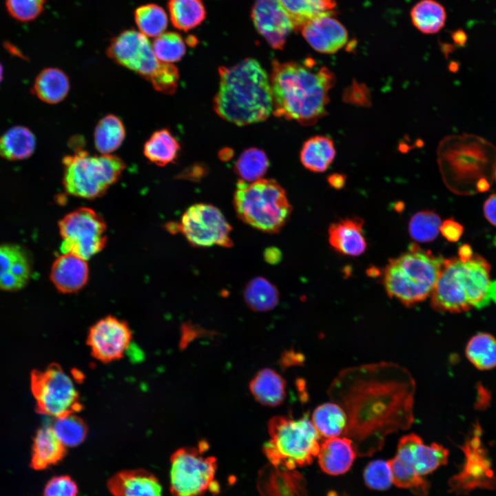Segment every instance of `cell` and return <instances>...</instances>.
Segmentation results:
<instances>
[{
	"mask_svg": "<svg viewBox=\"0 0 496 496\" xmlns=\"http://www.w3.org/2000/svg\"><path fill=\"white\" fill-rule=\"evenodd\" d=\"M415 390L409 371L383 362L341 371L328 391L346 413L344 436L352 440L358 454L371 455L386 436L411 426Z\"/></svg>",
	"mask_w": 496,
	"mask_h": 496,
	"instance_id": "1",
	"label": "cell"
},
{
	"mask_svg": "<svg viewBox=\"0 0 496 496\" xmlns=\"http://www.w3.org/2000/svg\"><path fill=\"white\" fill-rule=\"evenodd\" d=\"M270 84L276 116L313 125L327 114L329 91L335 76L326 67L315 69L313 60L271 63Z\"/></svg>",
	"mask_w": 496,
	"mask_h": 496,
	"instance_id": "2",
	"label": "cell"
},
{
	"mask_svg": "<svg viewBox=\"0 0 496 496\" xmlns=\"http://www.w3.org/2000/svg\"><path fill=\"white\" fill-rule=\"evenodd\" d=\"M218 73L214 108L220 117L240 126L269 117L273 110L270 80L258 61L247 58L231 67H220Z\"/></svg>",
	"mask_w": 496,
	"mask_h": 496,
	"instance_id": "3",
	"label": "cell"
},
{
	"mask_svg": "<svg viewBox=\"0 0 496 496\" xmlns=\"http://www.w3.org/2000/svg\"><path fill=\"white\" fill-rule=\"evenodd\" d=\"M431 297L432 307L440 312L460 313L496 304V280L491 278L490 264L477 254L465 261L444 260Z\"/></svg>",
	"mask_w": 496,
	"mask_h": 496,
	"instance_id": "4",
	"label": "cell"
},
{
	"mask_svg": "<svg viewBox=\"0 0 496 496\" xmlns=\"http://www.w3.org/2000/svg\"><path fill=\"white\" fill-rule=\"evenodd\" d=\"M437 161L448 187L458 192L488 190L496 165V149L473 135L449 136L437 149Z\"/></svg>",
	"mask_w": 496,
	"mask_h": 496,
	"instance_id": "5",
	"label": "cell"
},
{
	"mask_svg": "<svg viewBox=\"0 0 496 496\" xmlns=\"http://www.w3.org/2000/svg\"><path fill=\"white\" fill-rule=\"evenodd\" d=\"M444 260L411 244L385 267L383 282L387 294L408 307L426 300L434 289Z\"/></svg>",
	"mask_w": 496,
	"mask_h": 496,
	"instance_id": "6",
	"label": "cell"
},
{
	"mask_svg": "<svg viewBox=\"0 0 496 496\" xmlns=\"http://www.w3.org/2000/svg\"><path fill=\"white\" fill-rule=\"evenodd\" d=\"M238 217L263 232L276 233L286 224L292 207L286 192L273 179L239 180L234 196Z\"/></svg>",
	"mask_w": 496,
	"mask_h": 496,
	"instance_id": "7",
	"label": "cell"
},
{
	"mask_svg": "<svg viewBox=\"0 0 496 496\" xmlns=\"http://www.w3.org/2000/svg\"><path fill=\"white\" fill-rule=\"evenodd\" d=\"M270 439L264 445L269 461L278 468L294 469L318 456L320 435L307 416L294 420L275 416L268 423Z\"/></svg>",
	"mask_w": 496,
	"mask_h": 496,
	"instance_id": "8",
	"label": "cell"
},
{
	"mask_svg": "<svg viewBox=\"0 0 496 496\" xmlns=\"http://www.w3.org/2000/svg\"><path fill=\"white\" fill-rule=\"evenodd\" d=\"M63 185L74 196L94 199L103 195L121 177L125 163L118 156H91L83 149L62 159Z\"/></svg>",
	"mask_w": 496,
	"mask_h": 496,
	"instance_id": "9",
	"label": "cell"
},
{
	"mask_svg": "<svg viewBox=\"0 0 496 496\" xmlns=\"http://www.w3.org/2000/svg\"><path fill=\"white\" fill-rule=\"evenodd\" d=\"M207 448L203 442L198 448H181L172 454L169 472L172 496H202L211 487L218 490V485H213L216 459L203 455Z\"/></svg>",
	"mask_w": 496,
	"mask_h": 496,
	"instance_id": "10",
	"label": "cell"
},
{
	"mask_svg": "<svg viewBox=\"0 0 496 496\" xmlns=\"http://www.w3.org/2000/svg\"><path fill=\"white\" fill-rule=\"evenodd\" d=\"M59 229L63 254L87 260L99 253L107 242L105 220L88 207L78 208L66 214L59 220Z\"/></svg>",
	"mask_w": 496,
	"mask_h": 496,
	"instance_id": "11",
	"label": "cell"
},
{
	"mask_svg": "<svg viewBox=\"0 0 496 496\" xmlns=\"http://www.w3.org/2000/svg\"><path fill=\"white\" fill-rule=\"evenodd\" d=\"M31 388L39 411L43 414L56 418L74 413L81 408L72 378L56 364L34 371Z\"/></svg>",
	"mask_w": 496,
	"mask_h": 496,
	"instance_id": "12",
	"label": "cell"
},
{
	"mask_svg": "<svg viewBox=\"0 0 496 496\" xmlns=\"http://www.w3.org/2000/svg\"><path fill=\"white\" fill-rule=\"evenodd\" d=\"M192 245L198 247H231V227L216 207L206 203L190 206L178 226Z\"/></svg>",
	"mask_w": 496,
	"mask_h": 496,
	"instance_id": "13",
	"label": "cell"
},
{
	"mask_svg": "<svg viewBox=\"0 0 496 496\" xmlns=\"http://www.w3.org/2000/svg\"><path fill=\"white\" fill-rule=\"evenodd\" d=\"M106 54L116 64L134 72L147 81L161 64L148 37L134 29L125 30L112 38Z\"/></svg>",
	"mask_w": 496,
	"mask_h": 496,
	"instance_id": "14",
	"label": "cell"
},
{
	"mask_svg": "<svg viewBox=\"0 0 496 496\" xmlns=\"http://www.w3.org/2000/svg\"><path fill=\"white\" fill-rule=\"evenodd\" d=\"M131 340L132 332L126 322L109 316L90 328L87 344L95 358L109 362L124 355Z\"/></svg>",
	"mask_w": 496,
	"mask_h": 496,
	"instance_id": "15",
	"label": "cell"
},
{
	"mask_svg": "<svg viewBox=\"0 0 496 496\" xmlns=\"http://www.w3.org/2000/svg\"><path fill=\"white\" fill-rule=\"evenodd\" d=\"M251 19L258 32L269 45L282 50L293 25L279 0H256Z\"/></svg>",
	"mask_w": 496,
	"mask_h": 496,
	"instance_id": "16",
	"label": "cell"
},
{
	"mask_svg": "<svg viewBox=\"0 0 496 496\" xmlns=\"http://www.w3.org/2000/svg\"><path fill=\"white\" fill-rule=\"evenodd\" d=\"M395 457L422 476L446 464L448 451L437 443L425 444L419 435L410 433L399 440Z\"/></svg>",
	"mask_w": 496,
	"mask_h": 496,
	"instance_id": "17",
	"label": "cell"
},
{
	"mask_svg": "<svg viewBox=\"0 0 496 496\" xmlns=\"http://www.w3.org/2000/svg\"><path fill=\"white\" fill-rule=\"evenodd\" d=\"M332 14L333 11L323 13L307 22L300 30L309 44L324 54L336 52L348 40L347 30Z\"/></svg>",
	"mask_w": 496,
	"mask_h": 496,
	"instance_id": "18",
	"label": "cell"
},
{
	"mask_svg": "<svg viewBox=\"0 0 496 496\" xmlns=\"http://www.w3.org/2000/svg\"><path fill=\"white\" fill-rule=\"evenodd\" d=\"M32 260L26 249L14 243L0 244V290L23 289L32 276Z\"/></svg>",
	"mask_w": 496,
	"mask_h": 496,
	"instance_id": "19",
	"label": "cell"
},
{
	"mask_svg": "<svg viewBox=\"0 0 496 496\" xmlns=\"http://www.w3.org/2000/svg\"><path fill=\"white\" fill-rule=\"evenodd\" d=\"M112 496H163V488L154 475L143 469L123 471L107 482Z\"/></svg>",
	"mask_w": 496,
	"mask_h": 496,
	"instance_id": "20",
	"label": "cell"
},
{
	"mask_svg": "<svg viewBox=\"0 0 496 496\" xmlns=\"http://www.w3.org/2000/svg\"><path fill=\"white\" fill-rule=\"evenodd\" d=\"M88 276L86 260L72 254H63L59 256L50 271L52 282L63 293L79 291L87 283Z\"/></svg>",
	"mask_w": 496,
	"mask_h": 496,
	"instance_id": "21",
	"label": "cell"
},
{
	"mask_svg": "<svg viewBox=\"0 0 496 496\" xmlns=\"http://www.w3.org/2000/svg\"><path fill=\"white\" fill-rule=\"evenodd\" d=\"M357 455L355 446L349 437L327 438L320 444L318 464L324 473L338 475L350 469Z\"/></svg>",
	"mask_w": 496,
	"mask_h": 496,
	"instance_id": "22",
	"label": "cell"
},
{
	"mask_svg": "<svg viewBox=\"0 0 496 496\" xmlns=\"http://www.w3.org/2000/svg\"><path fill=\"white\" fill-rule=\"evenodd\" d=\"M362 227L363 220L359 218H346L332 223L329 229L331 246L344 255H361L366 249Z\"/></svg>",
	"mask_w": 496,
	"mask_h": 496,
	"instance_id": "23",
	"label": "cell"
},
{
	"mask_svg": "<svg viewBox=\"0 0 496 496\" xmlns=\"http://www.w3.org/2000/svg\"><path fill=\"white\" fill-rule=\"evenodd\" d=\"M65 448L54 433L51 426L41 427L34 437L31 468L41 471L57 464L64 457Z\"/></svg>",
	"mask_w": 496,
	"mask_h": 496,
	"instance_id": "24",
	"label": "cell"
},
{
	"mask_svg": "<svg viewBox=\"0 0 496 496\" xmlns=\"http://www.w3.org/2000/svg\"><path fill=\"white\" fill-rule=\"evenodd\" d=\"M286 382L271 369L259 371L249 383V390L260 404L275 407L282 404L286 397Z\"/></svg>",
	"mask_w": 496,
	"mask_h": 496,
	"instance_id": "25",
	"label": "cell"
},
{
	"mask_svg": "<svg viewBox=\"0 0 496 496\" xmlns=\"http://www.w3.org/2000/svg\"><path fill=\"white\" fill-rule=\"evenodd\" d=\"M70 90L67 74L58 68L43 69L36 76L32 93L48 104H56L63 101Z\"/></svg>",
	"mask_w": 496,
	"mask_h": 496,
	"instance_id": "26",
	"label": "cell"
},
{
	"mask_svg": "<svg viewBox=\"0 0 496 496\" xmlns=\"http://www.w3.org/2000/svg\"><path fill=\"white\" fill-rule=\"evenodd\" d=\"M37 139L28 127L15 125L0 136V156L10 161L28 159L34 152Z\"/></svg>",
	"mask_w": 496,
	"mask_h": 496,
	"instance_id": "27",
	"label": "cell"
},
{
	"mask_svg": "<svg viewBox=\"0 0 496 496\" xmlns=\"http://www.w3.org/2000/svg\"><path fill=\"white\" fill-rule=\"evenodd\" d=\"M335 156L333 141L325 136H315L303 144L300 161L309 170L322 172L327 169Z\"/></svg>",
	"mask_w": 496,
	"mask_h": 496,
	"instance_id": "28",
	"label": "cell"
},
{
	"mask_svg": "<svg viewBox=\"0 0 496 496\" xmlns=\"http://www.w3.org/2000/svg\"><path fill=\"white\" fill-rule=\"evenodd\" d=\"M180 150L178 141L165 128L155 131L143 146L144 156L158 166H165L174 162Z\"/></svg>",
	"mask_w": 496,
	"mask_h": 496,
	"instance_id": "29",
	"label": "cell"
},
{
	"mask_svg": "<svg viewBox=\"0 0 496 496\" xmlns=\"http://www.w3.org/2000/svg\"><path fill=\"white\" fill-rule=\"evenodd\" d=\"M311 422L320 437L327 439L344 435L347 426L344 411L333 401L316 407L312 414Z\"/></svg>",
	"mask_w": 496,
	"mask_h": 496,
	"instance_id": "30",
	"label": "cell"
},
{
	"mask_svg": "<svg viewBox=\"0 0 496 496\" xmlns=\"http://www.w3.org/2000/svg\"><path fill=\"white\" fill-rule=\"evenodd\" d=\"M125 135L121 119L116 115L107 114L98 122L94 129L95 147L102 154H110L121 145Z\"/></svg>",
	"mask_w": 496,
	"mask_h": 496,
	"instance_id": "31",
	"label": "cell"
},
{
	"mask_svg": "<svg viewBox=\"0 0 496 496\" xmlns=\"http://www.w3.org/2000/svg\"><path fill=\"white\" fill-rule=\"evenodd\" d=\"M167 8L172 25L185 32L199 25L206 17L202 0H169Z\"/></svg>",
	"mask_w": 496,
	"mask_h": 496,
	"instance_id": "32",
	"label": "cell"
},
{
	"mask_svg": "<svg viewBox=\"0 0 496 496\" xmlns=\"http://www.w3.org/2000/svg\"><path fill=\"white\" fill-rule=\"evenodd\" d=\"M243 297L249 308L258 312L274 309L279 301L277 288L268 280L260 276L251 279L247 284Z\"/></svg>",
	"mask_w": 496,
	"mask_h": 496,
	"instance_id": "33",
	"label": "cell"
},
{
	"mask_svg": "<svg viewBox=\"0 0 496 496\" xmlns=\"http://www.w3.org/2000/svg\"><path fill=\"white\" fill-rule=\"evenodd\" d=\"M288 14L294 30L300 28L309 21L325 12L332 11L334 0H279Z\"/></svg>",
	"mask_w": 496,
	"mask_h": 496,
	"instance_id": "34",
	"label": "cell"
},
{
	"mask_svg": "<svg viewBox=\"0 0 496 496\" xmlns=\"http://www.w3.org/2000/svg\"><path fill=\"white\" fill-rule=\"evenodd\" d=\"M414 26L424 34H434L444 25L446 14L444 7L434 0H422L411 9Z\"/></svg>",
	"mask_w": 496,
	"mask_h": 496,
	"instance_id": "35",
	"label": "cell"
},
{
	"mask_svg": "<svg viewBox=\"0 0 496 496\" xmlns=\"http://www.w3.org/2000/svg\"><path fill=\"white\" fill-rule=\"evenodd\" d=\"M468 360L481 370L496 366V339L489 333H480L471 338L466 348Z\"/></svg>",
	"mask_w": 496,
	"mask_h": 496,
	"instance_id": "36",
	"label": "cell"
},
{
	"mask_svg": "<svg viewBox=\"0 0 496 496\" xmlns=\"http://www.w3.org/2000/svg\"><path fill=\"white\" fill-rule=\"evenodd\" d=\"M134 16L139 32L147 37H157L162 34L168 25L166 12L155 3L138 7Z\"/></svg>",
	"mask_w": 496,
	"mask_h": 496,
	"instance_id": "37",
	"label": "cell"
},
{
	"mask_svg": "<svg viewBox=\"0 0 496 496\" xmlns=\"http://www.w3.org/2000/svg\"><path fill=\"white\" fill-rule=\"evenodd\" d=\"M269 165L265 152L260 149L251 147L241 154L235 164L234 170L240 178V180L251 183L262 178Z\"/></svg>",
	"mask_w": 496,
	"mask_h": 496,
	"instance_id": "38",
	"label": "cell"
},
{
	"mask_svg": "<svg viewBox=\"0 0 496 496\" xmlns=\"http://www.w3.org/2000/svg\"><path fill=\"white\" fill-rule=\"evenodd\" d=\"M388 462L393 484L399 488H408L417 496L427 495L428 483L414 468L404 464L395 456Z\"/></svg>",
	"mask_w": 496,
	"mask_h": 496,
	"instance_id": "39",
	"label": "cell"
},
{
	"mask_svg": "<svg viewBox=\"0 0 496 496\" xmlns=\"http://www.w3.org/2000/svg\"><path fill=\"white\" fill-rule=\"evenodd\" d=\"M51 428L65 447H74L82 443L87 435V428L83 420L74 413L56 417Z\"/></svg>",
	"mask_w": 496,
	"mask_h": 496,
	"instance_id": "40",
	"label": "cell"
},
{
	"mask_svg": "<svg viewBox=\"0 0 496 496\" xmlns=\"http://www.w3.org/2000/svg\"><path fill=\"white\" fill-rule=\"evenodd\" d=\"M441 224V219L435 211H420L411 217L409 223V233L417 242H431L438 236Z\"/></svg>",
	"mask_w": 496,
	"mask_h": 496,
	"instance_id": "41",
	"label": "cell"
},
{
	"mask_svg": "<svg viewBox=\"0 0 496 496\" xmlns=\"http://www.w3.org/2000/svg\"><path fill=\"white\" fill-rule=\"evenodd\" d=\"M152 48L157 59L163 63H173L180 61L185 54V43L177 32H167L156 37Z\"/></svg>",
	"mask_w": 496,
	"mask_h": 496,
	"instance_id": "42",
	"label": "cell"
},
{
	"mask_svg": "<svg viewBox=\"0 0 496 496\" xmlns=\"http://www.w3.org/2000/svg\"><path fill=\"white\" fill-rule=\"evenodd\" d=\"M364 479L366 485L371 489H388L392 483L388 461L378 459L371 462L364 471Z\"/></svg>",
	"mask_w": 496,
	"mask_h": 496,
	"instance_id": "43",
	"label": "cell"
},
{
	"mask_svg": "<svg viewBox=\"0 0 496 496\" xmlns=\"http://www.w3.org/2000/svg\"><path fill=\"white\" fill-rule=\"evenodd\" d=\"M178 80V68L173 63L161 62L158 68L148 81L156 91L165 94H172L176 91Z\"/></svg>",
	"mask_w": 496,
	"mask_h": 496,
	"instance_id": "44",
	"label": "cell"
},
{
	"mask_svg": "<svg viewBox=\"0 0 496 496\" xmlns=\"http://www.w3.org/2000/svg\"><path fill=\"white\" fill-rule=\"evenodd\" d=\"M45 0H6L9 14L18 21L29 22L43 11Z\"/></svg>",
	"mask_w": 496,
	"mask_h": 496,
	"instance_id": "45",
	"label": "cell"
},
{
	"mask_svg": "<svg viewBox=\"0 0 496 496\" xmlns=\"http://www.w3.org/2000/svg\"><path fill=\"white\" fill-rule=\"evenodd\" d=\"M76 482L68 475L52 477L45 484L43 496H78Z\"/></svg>",
	"mask_w": 496,
	"mask_h": 496,
	"instance_id": "46",
	"label": "cell"
},
{
	"mask_svg": "<svg viewBox=\"0 0 496 496\" xmlns=\"http://www.w3.org/2000/svg\"><path fill=\"white\" fill-rule=\"evenodd\" d=\"M344 102L360 107H369L371 105V98L369 88L364 83H358L355 79L343 91Z\"/></svg>",
	"mask_w": 496,
	"mask_h": 496,
	"instance_id": "47",
	"label": "cell"
},
{
	"mask_svg": "<svg viewBox=\"0 0 496 496\" xmlns=\"http://www.w3.org/2000/svg\"><path fill=\"white\" fill-rule=\"evenodd\" d=\"M440 231L448 241L455 242L462 236L464 227L455 220L450 218L442 223Z\"/></svg>",
	"mask_w": 496,
	"mask_h": 496,
	"instance_id": "48",
	"label": "cell"
},
{
	"mask_svg": "<svg viewBox=\"0 0 496 496\" xmlns=\"http://www.w3.org/2000/svg\"><path fill=\"white\" fill-rule=\"evenodd\" d=\"M484 214L486 220L496 227V194H491L485 201Z\"/></svg>",
	"mask_w": 496,
	"mask_h": 496,
	"instance_id": "49",
	"label": "cell"
},
{
	"mask_svg": "<svg viewBox=\"0 0 496 496\" xmlns=\"http://www.w3.org/2000/svg\"><path fill=\"white\" fill-rule=\"evenodd\" d=\"M328 183L331 187L335 189H341L345 184L346 176L342 174L334 173L329 176Z\"/></svg>",
	"mask_w": 496,
	"mask_h": 496,
	"instance_id": "50",
	"label": "cell"
},
{
	"mask_svg": "<svg viewBox=\"0 0 496 496\" xmlns=\"http://www.w3.org/2000/svg\"><path fill=\"white\" fill-rule=\"evenodd\" d=\"M264 256L265 260L270 264H276L281 259L280 251L275 247L266 249Z\"/></svg>",
	"mask_w": 496,
	"mask_h": 496,
	"instance_id": "51",
	"label": "cell"
},
{
	"mask_svg": "<svg viewBox=\"0 0 496 496\" xmlns=\"http://www.w3.org/2000/svg\"><path fill=\"white\" fill-rule=\"evenodd\" d=\"M459 258L463 261L470 259L473 256L472 248L468 245H462L458 250Z\"/></svg>",
	"mask_w": 496,
	"mask_h": 496,
	"instance_id": "52",
	"label": "cell"
},
{
	"mask_svg": "<svg viewBox=\"0 0 496 496\" xmlns=\"http://www.w3.org/2000/svg\"><path fill=\"white\" fill-rule=\"evenodd\" d=\"M3 76H4V70H3V67L2 64L0 62V83L3 81Z\"/></svg>",
	"mask_w": 496,
	"mask_h": 496,
	"instance_id": "53",
	"label": "cell"
},
{
	"mask_svg": "<svg viewBox=\"0 0 496 496\" xmlns=\"http://www.w3.org/2000/svg\"><path fill=\"white\" fill-rule=\"evenodd\" d=\"M330 496H347V495H338V494L335 493H331Z\"/></svg>",
	"mask_w": 496,
	"mask_h": 496,
	"instance_id": "54",
	"label": "cell"
},
{
	"mask_svg": "<svg viewBox=\"0 0 496 496\" xmlns=\"http://www.w3.org/2000/svg\"><path fill=\"white\" fill-rule=\"evenodd\" d=\"M493 177L495 178V181H496V165H495V169H494Z\"/></svg>",
	"mask_w": 496,
	"mask_h": 496,
	"instance_id": "55",
	"label": "cell"
}]
</instances>
